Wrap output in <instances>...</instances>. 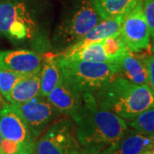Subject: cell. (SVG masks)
Returning a JSON list of instances; mask_svg holds the SVG:
<instances>
[{
  "label": "cell",
  "instance_id": "obj_21",
  "mask_svg": "<svg viewBox=\"0 0 154 154\" xmlns=\"http://www.w3.org/2000/svg\"><path fill=\"white\" fill-rule=\"evenodd\" d=\"M23 75L0 66V94L5 99Z\"/></svg>",
  "mask_w": 154,
  "mask_h": 154
},
{
  "label": "cell",
  "instance_id": "obj_19",
  "mask_svg": "<svg viewBox=\"0 0 154 154\" xmlns=\"http://www.w3.org/2000/svg\"><path fill=\"white\" fill-rule=\"evenodd\" d=\"M102 45L109 63L114 64H117L129 51L120 34L104 38Z\"/></svg>",
  "mask_w": 154,
  "mask_h": 154
},
{
  "label": "cell",
  "instance_id": "obj_13",
  "mask_svg": "<svg viewBox=\"0 0 154 154\" xmlns=\"http://www.w3.org/2000/svg\"><path fill=\"white\" fill-rule=\"evenodd\" d=\"M153 143L154 135L128 128L124 135L116 143L101 154H137L143 151L152 150Z\"/></svg>",
  "mask_w": 154,
  "mask_h": 154
},
{
  "label": "cell",
  "instance_id": "obj_18",
  "mask_svg": "<svg viewBox=\"0 0 154 154\" xmlns=\"http://www.w3.org/2000/svg\"><path fill=\"white\" fill-rule=\"evenodd\" d=\"M57 55L72 60L109 63V60L105 55V51L103 49L102 40L94 42L93 44L86 45L81 49L75 50L73 51H61Z\"/></svg>",
  "mask_w": 154,
  "mask_h": 154
},
{
  "label": "cell",
  "instance_id": "obj_8",
  "mask_svg": "<svg viewBox=\"0 0 154 154\" xmlns=\"http://www.w3.org/2000/svg\"><path fill=\"white\" fill-rule=\"evenodd\" d=\"M13 105L24 119L35 140L60 115L46 98L39 96L25 103Z\"/></svg>",
  "mask_w": 154,
  "mask_h": 154
},
{
  "label": "cell",
  "instance_id": "obj_15",
  "mask_svg": "<svg viewBox=\"0 0 154 154\" xmlns=\"http://www.w3.org/2000/svg\"><path fill=\"white\" fill-rule=\"evenodd\" d=\"M40 71L23 75L12 88L5 99L13 105L22 104L38 96Z\"/></svg>",
  "mask_w": 154,
  "mask_h": 154
},
{
  "label": "cell",
  "instance_id": "obj_10",
  "mask_svg": "<svg viewBox=\"0 0 154 154\" xmlns=\"http://www.w3.org/2000/svg\"><path fill=\"white\" fill-rule=\"evenodd\" d=\"M44 57L31 50L0 51V66L22 75L40 71Z\"/></svg>",
  "mask_w": 154,
  "mask_h": 154
},
{
  "label": "cell",
  "instance_id": "obj_25",
  "mask_svg": "<svg viewBox=\"0 0 154 154\" xmlns=\"http://www.w3.org/2000/svg\"><path fill=\"white\" fill-rule=\"evenodd\" d=\"M102 152H93V151H91V150H88L87 148H84L82 146H81V147H79V148L76 149H74V150H72L71 152H69V154H101Z\"/></svg>",
  "mask_w": 154,
  "mask_h": 154
},
{
  "label": "cell",
  "instance_id": "obj_28",
  "mask_svg": "<svg viewBox=\"0 0 154 154\" xmlns=\"http://www.w3.org/2000/svg\"><path fill=\"white\" fill-rule=\"evenodd\" d=\"M137 154H152V152H151V150H147V151H143V152H139Z\"/></svg>",
  "mask_w": 154,
  "mask_h": 154
},
{
  "label": "cell",
  "instance_id": "obj_20",
  "mask_svg": "<svg viewBox=\"0 0 154 154\" xmlns=\"http://www.w3.org/2000/svg\"><path fill=\"white\" fill-rule=\"evenodd\" d=\"M128 126L138 132L154 135V106L143 111L131 121H128Z\"/></svg>",
  "mask_w": 154,
  "mask_h": 154
},
{
  "label": "cell",
  "instance_id": "obj_26",
  "mask_svg": "<svg viewBox=\"0 0 154 154\" xmlns=\"http://www.w3.org/2000/svg\"><path fill=\"white\" fill-rule=\"evenodd\" d=\"M6 104H7V102L5 100V98L2 96V94H0V110H1Z\"/></svg>",
  "mask_w": 154,
  "mask_h": 154
},
{
  "label": "cell",
  "instance_id": "obj_14",
  "mask_svg": "<svg viewBox=\"0 0 154 154\" xmlns=\"http://www.w3.org/2000/svg\"><path fill=\"white\" fill-rule=\"evenodd\" d=\"M124 17L125 15L102 19L81 40L62 51H73L94 42L101 41L105 38L120 34V28Z\"/></svg>",
  "mask_w": 154,
  "mask_h": 154
},
{
  "label": "cell",
  "instance_id": "obj_22",
  "mask_svg": "<svg viewBox=\"0 0 154 154\" xmlns=\"http://www.w3.org/2000/svg\"><path fill=\"white\" fill-rule=\"evenodd\" d=\"M143 10L150 30L151 40L154 42V0H143Z\"/></svg>",
  "mask_w": 154,
  "mask_h": 154
},
{
  "label": "cell",
  "instance_id": "obj_17",
  "mask_svg": "<svg viewBox=\"0 0 154 154\" xmlns=\"http://www.w3.org/2000/svg\"><path fill=\"white\" fill-rule=\"evenodd\" d=\"M142 0H92L101 19L126 15Z\"/></svg>",
  "mask_w": 154,
  "mask_h": 154
},
{
  "label": "cell",
  "instance_id": "obj_9",
  "mask_svg": "<svg viewBox=\"0 0 154 154\" xmlns=\"http://www.w3.org/2000/svg\"><path fill=\"white\" fill-rule=\"evenodd\" d=\"M0 134L4 140L19 144L21 147L35 146L36 140L32 137L24 119L10 103L0 110Z\"/></svg>",
  "mask_w": 154,
  "mask_h": 154
},
{
  "label": "cell",
  "instance_id": "obj_1",
  "mask_svg": "<svg viewBox=\"0 0 154 154\" xmlns=\"http://www.w3.org/2000/svg\"><path fill=\"white\" fill-rule=\"evenodd\" d=\"M71 119L81 146L99 153L116 143L128 128L124 119L99 107L90 94L83 95L82 105Z\"/></svg>",
  "mask_w": 154,
  "mask_h": 154
},
{
  "label": "cell",
  "instance_id": "obj_11",
  "mask_svg": "<svg viewBox=\"0 0 154 154\" xmlns=\"http://www.w3.org/2000/svg\"><path fill=\"white\" fill-rule=\"evenodd\" d=\"M46 99L60 114L71 116L82 105L83 95L71 87L62 75Z\"/></svg>",
  "mask_w": 154,
  "mask_h": 154
},
{
  "label": "cell",
  "instance_id": "obj_6",
  "mask_svg": "<svg viewBox=\"0 0 154 154\" xmlns=\"http://www.w3.org/2000/svg\"><path fill=\"white\" fill-rule=\"evenodd\" d=\"M81 147L73 120L57 119L35 141L34 154H69Z\"/></svg>",
  "mask_w": 154,
  "mask_h": 154
},
{
  "label": "cell",
  "instance_id": "obj_29",
  "mask_svg": "<svg viewBox=\"0 0 154 154\" xmlns=\"http://www.w3.org/2000/svg\"><path fill=\"white\" fill-rule=\"evenodd\" d=\"M151 52L154 55V42L153 44H152V47H151Z\"/></svg>",
  "mask_w": 154,
  "mask_h": 154
},
{
  "label": "cell",
  "instance_id": "obj_27",
  "mask_svg": "<svg viewBox=\"0 0 154 154\" xmlns=\"http://www.w3.org/2000/svg\"><path fill=\"white\" fill-rule=\"evenodd\" d=\"M2 140H3V138H2V135L0 134V154H5L3 150H2Z\"/></svg>",
  "mask_w": 154,
  "mask_h": 154
},
{
  "label": "cell",
  "instance_id": "obj_24",
  "mask_svg": "<svg viewBox=\"0 0 154 154\" xmlns=\"http://www.w3.org/2000/svg\"><path fill=\"white\" fill-rule=\"evenodd\" d=\"M149 87L154 91V55H148L147 57Z\"/></svg>",
  "mask_w": 154,
  "mask_h": 154
},
{
  "label": "cell",
  "instance_id": "obj_23",
  "mask_svg": "<svg viewBox=\"0 0 154 154\" xmlns=\"http://www.w3.org/2000/svg\"><path fill=\"white\" fill-rule=\"evenodd\" d=\"M21 146L16 142L6 140L4 139L2 140V150L5 154H17Z\"/></svg>",
  "mask_w": 154,
  "mask_h": 154
},
{
  "label": "cell",
  "instance_id": "obj_7",
  "mask_svg": "<svg viewBox=\"0 0 154 154\" xmlns=\"http://www.w3.org/2000/svg\"><path fill=\"white\" fill-rule=\"evenodd\" d=\"M120 36L132 52L149 49L151 34L144 14L143 0L125 15L120 28Z\"/></svg>",
  "mask_w": 154,
  "mask_h": 154
},
{
  "label": "cell",
  "instance_id": "obj_16",
  "mask_svg": "<svg viewBox=\"0 0 154 154\" xmlns=\"http://www.w3.org/2000/svg\"><path fill=\"white\" fill-rule=\"evenodd\" d=\"M62 77L60 69L56 60V56L49 53L44 57L40 69V87L38 96L46 98L54 89Z\"/></svg>",
  "mask_w": 154,
  "mask_h": 154
},
{
  "label": "cell",
  "instance_id": "obj_3",
  "mask_svg": "<svg viewBox=\"0 0 154 154\" xmlns=\"http://www.w3.org/2000/svg\"><path fill=\"white\" fill-rule=\"evenodd\" d=\"M0 33L13 43L44 40L39 18L23 0L0 2Z\"/></svg>",
  "mask_w": 154,
  "mask_h": 154
},
{
  "label": "cell",
  "instance_id": "obj_5",
  "mask_svg": "<svg viewBox=\"0 0 154 154\" xmlns=\"http://www.w3.org/2000/svg\"><path fill=\"white\" fill-rule=\"evenodd\" d=\"M55 56L64 80L82 95L94 94L118 75L117 64L72 60L57 54Z\"/></svg>",
  "mask_w": 154,
  "mask_h": 154
},
{
  "label": "cell",
  "instance_id": "obj_4",
  "mask_svg": "<svg viewBox=\"0 0 154 154\" xmlns=\"http://www.w3.org/2000/svg\"><path fill=\"white\" fill-rule=\"evenodd\" d=\"M92 0H76L63 13L51 37L55 51L61 52L75 44L101 21Z\"/></svg>",
  "mask_w": 154,
  "mask_h": 154
},
{
  "label": "cell",
  "instance_id": "obj_12",
  "mask_svg": "<svg viewBox=\"0 0 154 154\" xmlns=\"http://www.w3.org/2000/svg\"><path fill=\"white\" fill-rule=\"evenodd\" d=\"M147 57L146 54L128 51L117 63L118 75L133 83L149 86Z\"/></svg>",
  "mask_w": 154,
  "mask_h": 154
},
{
  "label": "cell",
  "instance_id": "obj_2",
  "mask_svg": "<svg viewBox=\"0 0 154 154\" xmlns=\"http://www.w3.org/2000/svg\"><path fill=\"white\" fill-rule=\"evenodd\" d=\"M99 107L128 121L154 106V91L116 75L94 94Z\"/></svg>",
  "mask_w": 154,
  "mask_h": 154
}]
</instances>
